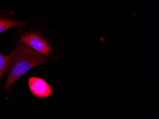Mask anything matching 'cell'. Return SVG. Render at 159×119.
Returning <instances> with one entry per match:
<instances>
[{"instance_id": "obj_1", "label": "cell", "mask_w": 159, "mask_h": 119, "mask_svg": "<svg viewBox=\"0 0 159 119\" xmlns=\"http://www.w3.org/2000/svg\"><path fill=\"white\" fill-rule=\"evenodd\" d=\"M9 56V66L4 91H9L12 84L32 68L49 61L20 42L17 43L16 48L12 50Z\"/></svg>"}, {"instance_id": "obj_2", "label": "cell", "mask_w": 159, "mask_h": 119, "mask_svg": "<svg viewBox=\"0 0 159 119\" xmlns=\"http://www.w3.org/2000/svg\"><path fill=\"white\" fill-rule=\"evenodd\" d=\"M28 84L31 94L36 98H47L53 94L52 89L48 83L40 78L29 77Z\"/></svg>"}, {"instance_id": "obj_3", "label": "cell", "mask_w": 159, "mask_h": 119, "mask_svg": "<svg viewBox=\"0 0 159 119\" xmlns=\"http://www.w3.org/2000/svg\"><path fill=\"white\" fill-rule=\"evenodd\" d=\"M21 41L37 53L48 56L52 50L47 43L34 33H29L21 37Z\"/></svg>"}, {"instance_id": "obj_4", "label": "cell", "mask_w": 159, "mask_h": 119, "mask_svg": "<svg viewBox=\"0 0 159 119\" xmlns=\"http://www.w3.org/2000/svg\"><path fill=\"white\" fill-rule=\"evenodd\" d=\"M21 26V21L0 19V34L12 27L17 26L19 27Z\"/></svg>"}, {"instance_id": "obj_5", "label": "cell", "mask_w": 159, "mask_h": 119, "mask_svg": "<svg viewBox=\"0 0 159 119\" xmlns=\"http://www.w3.org/2000/svg\"><path fill=\"white\" fill-rule=\"evenodd\" d=\"M9 56H3L0 54V85H1V80L2 74L5 72L7 69V67L9 64Z\"/></svg>"}]
</instances>
